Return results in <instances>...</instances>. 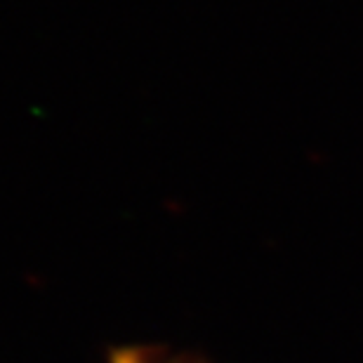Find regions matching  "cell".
<instances>
[{"instance_id":"6da1fadb","label":"cell","mask_w":363,"mask_h":363,"mask_svg":"<svg viewBox=\"0 0 363 363\" xmlns=\"http://www.w3.org/2000/svg\"><path fill=\"white\" fill-rule=\"evenodd\" d=\"M111 363H189L184 357H172L163 347H118L111 352Z\"/></svg>"}]
</instances>
